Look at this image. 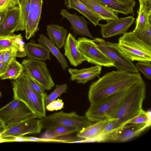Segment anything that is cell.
I'll return each mask as SVG.
<instances>
[{"label": "cell", "instance_id": "obj_1", "mask_svg": "<svg viewBox=\"0 0 151 151\" xmlns=\"http://www.w3.org/2000/svg\"><path fill=\"white\" fill-rule=\"evenodd\" d=\"M142 79L139 73L112 71L105 74L90 85L88 98L90 104L127 89Z\"/></svg>", "mask_w": 151, "mask_h": 151}, {"label": "cell", "instance_id": "obj_2", "mask_svg": "<svg viewBox=\"0 0 151 151\" xmlns=\"http://www.w3.org/2000/svg\"><path fill=\"white\" fill-rule=\"evenodd\" d=\"M146 93V84L142 79L129 88L126 95L110 118L118 119L124 125L127 124L143 110L142 104Z\"/></svg>", "mask_w": 151, "mask_h": 151}, {"label": "cell", "instance_id": "obj_3", "mask_svg": "<svg viewBox=\"0 0 151 151\" xmlns=\"http://www.w3.org/2000/svg\"><path fill=\"white\" fill-rule=\"evenodd\" d=\"M13 98L24 103L37 118L41 119L46 116L44 99L32 88L24 71L12 82Z\"/></svg>", "mask_w": 151, "mask_h": 151}, {"label": "cell", "instance_id": "obj_4", "mask_svg": "<svg viewBox=\"0 0 151 151\" xmlns=\"http://www.w3.org/2000/svg\"><path fill=\"white\" fill-rule=\"evenodd\" d=\"M117 43L122 52L132 61L151 62V45L141 40L132 32L120 37Z\"/></svg>", "mask_w": 151, "mask_h": 151}, {"label": "cell", "instance_id": "obj_5", "mask_svg": "<svg viewBox=\"0 0 151 151\" xmlns=\"http://www.w3.org/2000/svg\"><path fill=\"white\" fill-rule=\"evenodd\" d=\"M129 88L90 104L85 116L91 122L108 120L121 103Z\"/></svg>", "mask_w": 151, "mask_h": 151}, {"label": "cell", "instance_id": "obj_6", "mask_svg": "<svg viewBox=\"0 0 151 151\" xmlns=\"http://www.w3.org/2000/svg\"><path fill=\"white\" fill-rule=\"evenodd\" d=\"M40 119L42 129H46L59 126H72L77 128L79 131L92 124L85 116L75 112L62 111L46 116Z\"/></svg>", "mask_w": 151, "mask_h": 151}, {"label": "cell", "instance_id": "obj_7", "mask_svg": "<svg viewBox=\"0 0 151 151\" xmlns=\"http://www.w3.org/2000/svg\"><path fill=\"white\" fill-rule=\"evenodd\" d=\"M97 47L114 63L117 70L138 73L132 61L128 58L119 48L118 43L111 42L100 38H94Z\"/></svg>", "mask_w": 151, "mask_h": 151}, {"label": "cell", "instance_id": "obj_8", "mask_svg": "<svg viewBox=\"0 0 151 151\" xmlns=\"http://www.w3.org/2000/svg\"><path fill=\"white\" fill-rule=\"evenodd\" d=\"M77 41L78 50L88 63L101 66H114L113 62L97 47L93 40L83 37Z\"/></svg>", "mask_w": 151, "mask_h": 151}, {"label": "cell", "instance_id": "obj_9", "mask_svg": "<svg viewBox=\"0 0 151 151\" xmlns=\"http://www.w3.org/2000/svg\"><path fill=\"white\" fill-rule=\"evenodd\" d=\"M22 64L24 72L45 90H50L54 87V83L45 62L28 58L23 60Z\"/></svg>", "mask_w": 151, "mask_h": 151}, {"label": "cell", "instance_id": "obj_10", "mask_svg": "<svg viewBox=\"0 0 151 151\" xmlns=\"http://www.w3.org/2000/svg\"><path fill=\"white\" fill-rule=\"evenodd\" d=\"M34 115L23 102L14 99L0 109V118L6 126L11 125ZM35 116V115H34Z\"/></svg>", "mask_w": 151, "mask_h": 151}, {"label": "cell", "instance_id": "obj_11", "mask_svg": "<svg viewBox=\"0 0 151 151\" xmlns=\"http://www.w3.org/2000/svg\"><path fill=\"white\" fill-rule=\"evenodd\" d=\"M42 129L40 119L32 115L17 123L6 126L0 136H24L29 134H38Z\"/></svg>", "mask_w": 151, "mask_h": 151}, {"label": "cell", "instance_id": "obj_12", "mask_svg": "<svg viewBox=\"0 0 151 151\" xmlns=\"http://www.w3.org/2000/svg\"><path fill=\"white\" fill-rule=\"evenodd\" d=\"M132 16L116 19H108L105 24H100L101 32L103 37L107 38L126 33L134 21Z\"/></svg>", "mask_w": 151, "mask_h": 151}, {"label": "cell", "instance_id": "obj_13", "mask_svg": "<svg viewBox=\"0 0 151 151\" xmlns=\"http://www.w3.org/2000/svg\"><path fill=\"white\" fill-rule=\"evenodd\" d=\"M43 0H31L25 26V37L28 40L33 37L39 29L38 24L42 12Z\"/></svg>", "mask_w": 151, "mask_h": 151}, {"label": "cell", "instance_id": "obj_14", "mask_svg": "<svg viewBox=\"0 0 151 151\" xmlns=\"http://www.w3.org/2000/svg\"><path fill=\"white\" fill-rule=\"evenodd\" d=\"M124 125L118 119L110 118L99 136L93 139L86 141V142H116L118 134Z\"/></svg>", "mask_w": 151, "mask_h": 151}, {"label": "cell", "instance_id": "obj_15", "mask_svg": "<svg viewBox=\"0 0 151 151\" xmlns=\"http://www.w3.org/2000/svg\"><path fill=\"white\" fill-rule=\"evenodd\" d=\"M11 48L18 51L19 58L27 56L25 43L21 34L16 35L14 33L9 35H0V52Z\"/></svg>", "mask_w": 151, "mask_h": 151}, {"label": "cell", "instance_id": "obj_16", "mask_svg": "<svg viewBox=\"0 0 151 151\" xmlns=\"http://www.w3.org/2000/svg\"><path fill=\"white\" fill-rule=\"evenodd\" d=\"M60 14L70 22L71 29L76 35H80L94 39L88 29V22L83 17L77 15L76 13L71 14L64 9L61 10Z\"/></svg>", "mask_w": 151, "mask_h": 151}, {"label": "cell", "instance_id": "obj_17", "mask_svg": "<svg viewBox=\"0 0 151 151\" xmlns=\"http://www.w3.org/2000/svg\"><path fill=\"white\" fill-rule=\"evenodd\" d=\"M101 66L95 65L80 69L69 68L68 72L70 79L78 83L85 84L96 77H99L101 71Z\"/></svg>", "mask_w": 151, "mask_h": 151}, {"label": "cell", "instance_id": "obj_18", "mask_svg": "<svg viewBox=\"0 0 151 151\" xmlns=\"http://www.w3.org/2000/svg\"><path fill=\"white\" fill-rule=\"evenodd\" d=\"M64 49V55L71 65L76 67L86 61L78 50L77 40L70 33L68 35Z\"/></svg>", "mask_w": 151, "mask_h": 151}, {"label": "cell", "instance_id": "obj_19", "mask_svg": "<svg viewBox=\"0 0 151 151\" xmlns=\"http://www.w3.org/2000/svg\"><path fill=\"white\" fill-rule=\"evenodd\" d=\"M20 16L19 6L7 11L6 16L0 25V35H9L19 31L18 23Z\"/></svg>", "mask_w": 151, "mask_h": 151}, {"label": "cell", "instance_id": "obj_20", "mask_svg": "<svg viewBox=\"0 0 151 151\" xmlns=\"http://www.w3.org/2000/svg\"><path fill=\"white\" fill-rule=\"evenodd\" d=\"M151 124L148 123L125 124L118 134L116 142H124L140 135Z\"/></svg>", "mask_w": 151, "mask_h": 151}, {"label": "cell", "instance_id": "obj_21", "mask_svg": "<svg viewBox=\"0 0 151 151\" xmlns=\"http://www.w3.org/2000/svg\"><path fill=\"white\" fill-rule=\"evenodd\" d=\"M91 10L99 14L106 20L116 19L118 13L98 0H79Z\"/></svg>", "mask_w": 151, "mask_h": 151}, {"label": "cell", "instance_id": "obj_22", "mask_svg": "<svg viewBox=\"0 0 151 151\" xmlns=\"http://www.w3.org/2000/svg\"><path fill=\"white\" fill-rule=\"evenodd\" d=\"M65 4L68 9H74L86 17L95 26L99 25V22L104 19L91 10L79 0H65Z\"/></svg>", "mask_w": 151, "mask_h": 151}, {"label": "cell", "instance_id": "obj_23", "mask_svg": "<svg viewBox=\"0 0 151 151\" xmlns=\"http://www.w3.org/2000/svg\"><path fill=\"white\" fill-rule=\"evenodd\" d=\"M118 13L125 15H135L133 8L136 4L134 0H98Z\"/></svg>", "mask_w": 151, "mask_h": 151}, {"label": "cell", "instance_id": "obj_24", "mask_svg": "<svg viewBox=\"0 0 151 151\" xmlns=\"http://www.w3.org/2000/svg\"><path fill=\"white\" fill-rule=\"evenodd\" d=\"M25 48L28 58L42 61L51 60L50 52L45 46L30 42L25 45Z\"/></svg>", "mask_w": 151, "mask_h": 151}, {"label": "cell", "instance_id": "obj_25", "mask_svg": "<svg viewBox=\"0 0 151 151\" xmlns=\"http://www.w3.org/2000/svg\"><path fill=\"white\" fill-rule=\"evenodd\" d=\"M49 39L59 49L64 46L68 36V31L63 27L55 24L47 26Z\"/></svg>", "mask_w": 151, "mask_h": 151}, {"label": "cell", "instance_id": "obj_26", "mask_svg": "<svg viewBox=\"0 0 151 151\" xmlns=\"http://www.w3.org/2000/svg\"><path fill=\"white\" fill-rule=\"evenodd\" d=\"M108 120L96 122L77 132V137L82 139L83 143L93 139L99 136L102 132Z\"/></svg>", "mask_w": 151, "mask_h": 151}, {"label": "cell", "instance_id": "obj_27", "mask_svg": "<svg viewBox=\"0 0 151 151\" xmlns=\"http://www.w3.org/2000/svg\"><path fill=\"white\" fill-rule=\"evenodd\" d=\"M39 44L46 47L56 58L62 69L65 70L68 67V63L63 55L55 44L44 35L40 34L38 39Z\"/></svg>", "mask_w": 151, "mask_h": 151}, {"label": "cell", "instance_id": "obj_28", "mask_svg": "<svg viewBox=\"0 0 151 151\" xmlns=\"http://www.w3.org/2000/svg\"><path fill=\"white\" fill-rule=\"evenodd\" d=\"M151 4L143 3L139 4L134 29H144L149 23L151 22Z\"/></svg>", "mask_w": 151, "mask_h": 151}, {"label": "cell", "instance_id": "obj_29", "mask_svg": "<svg viewBox=\"0 0 151 151\" xmlns=\"http://www.w3.org/2000/svg\"><path fill=\"white\" fill-rule=\"evenodd\" d=\"M24 71L23 65L14 58L9 64L6 72L0 77L1 80L9 79L15 80Z\"/></svg>", "mask_w": 151, "mask_h": 151}, {"label": "cell", "instance_id": "obj_30", "mask_svg": "<svg viewBox=\"0 0 151 151\" xmlns=\"http://www.w3.org/2000/svg\"><path fill=\"white\" fill-rule=\"evenodd\" d=\"M46 130H48L51 132L53 139L58 137L68 135L75 132H77L79 131L77 128L72 126H59Z\"/></svg>", "mask_w": 151, "mask_h": 151}, {"label": "cell", "instance_id": "obj_31", "mask_svg": "<svg viewBox=\"0 0 151 151\" xmlns=\"http://www.w3.org/2000/svg\"><path fill=\"white\" fill-rule=\"evenodd\" d=\"M68 86L66 84L56 85L54 90L49 94L47 95L44 98L45 107L52 101L56 100L62 93L66 91Z\"/></svg>", "mask_w": 151, "mask_h": 151}, {"label": "cell", "instance_id": "obj_32", "mask_svg": "<svg viewBox=\"0 0 151 151\" xmlns=\"http://www.w3.org/2000/svg\"><path fill=\"white\" fill-rule=\"evenodd\" d=\"M132 32L141 40L151 45V22L149 23L144 29H134Z\"/></svg>", "mask_w": 151, "mask_h": 151}, {"label": "cell", "instance_id": "obj_33", "mask_svg": "<svg viewBox=\"0 0 151 151\" xmlns=\"http://www.w3.org/2000/svg\"><path fill=\"white\" fill-rule=\"evenodd\" d=\"M31 0H26L22 9L20 10V16L18 23L19 31H24L29 10Z\"/></svg>", "mask_w": 151, "mask_h": 151}, {"label": "cell", "instance_id": "obj_34", "mask_svg": "<svg viewBox=\"0 0 151 151\" xmlns=\"http://www.w3.org/2000/svg\"><path fill=\"white\" fill-rule=\"evenodd\" d=\"M151 120L150 110L147 111L143 110L139 114L129 121L127 124L145 123L151 124Z\"/></svg>", "mask_w": 151, "mask_h": 151}, {"label": "cell", "instance_id": "obj_35", "mask_svg": "<svg viewBox=\"0 0 151 151\" xmlns=\"http://www.w3.org/2000/svg\"><path fill=\"white\" fill-rule=\"evenodd\" d=\"M135 66L138 71L142 73L147 78L151 79V62L139 61L136 64Z\"/></svg>", "mask_w": 151, "mask_h": 151}, {"label": "cell", "instance_id": "obj_36", "mask_svg": "<svg viewBox=\"0 0 151 151\" xmlns=\"http://www.w3.org/2000/svg\"><path fill=\"white\" fill-rule=\"evenodd\" d=\"M26 74L27 79L32 88L40 96L44 99L47 95L45 90L32 78Z\"/></svg>", "mask_w": 151, "mask_h": 151}, {"label": "cell", "instance_id": "obj_37", "mask_svg": "<svg viewBox=\"0 0 151 151\" xmlns=\"http://www.w3.org/2000/svg\"><path fill=\"white\" fill-rule=\"evenodd\" d=\"M16 57L19 58L18 51L15 49H10L5 51L2 62L9 65L12 61Z\"/></svg>", "mask_w": 151, "mask_h": 151}, {"label": "cell", "instance_id": "obj_38", "mask_svg": "<svg viewBox=\"0 0 151 151\" xmlns=\"http://www.w3.org/2000/svg\"><path fill=\"white\" fill-rule=\"evenodd\" d=\"M64 106V103L61 99H58L50 102L45 106L47 110L50 111L60 110Z\"/></svg>", "mask_w": 151, "mask_h": 151}, {"label": "cell", "instance_id": "obj_39", "mask_svg": "<svg viewBox=\"0 0 151 151\" xmlns=\"http://www.w3.org/2000/svg\"><path fill=\"white\" fill-rule=\"evenodd\" d=\"M17 6L18 0H0V9L8 10Z\"/></svg>", "mask_w": 151, "mask_h": 151}, {"label": "cell", "instance_id": "obj_40", "mask_svg": "<svg viewBox=\"0 0 151 151\" xmlns=\"http://www.w3.org/2000/svg\"><path fill=\"white\" fill-rule=\"evenodd\" d=\"M9 65L4 63L2 61L0 63V77L6 72Z\"/></svg>", "mask_w": 151, "mask_h": 151}, {"label": "cell", "instance_id": "obj_41", "mask_svg": "<svg viewBox=\"0 0 151 151\" xmlns=\"http://www.w3.org/2000/svg\"><path fill=\"white\" fill-rule=\"evenodd\" d=\"M7 10L0 9V25L4 19Z\"/></svg>", "mask_w": 151, "mask_h": 151}, {"label": "cell", "instance_id": "obj_42", "mask_svg": "<svg viewBox=\"0 0 151 151\" xmlns=\"http://www.w3.org/2000/svg\"><path fill=\"white\" fill-rule=\"evenodd\" d=\"M6 125L0 118V132H2L5 128Z\"/></svg>", "mask_w": 151, "mask_h": 151}, {"label": "cell", "instance_id": "obj_43", "mask_svg": "<svg viewBox=\"0 0 151 151\" xmlns=\"http://www.w3.org/2000/svg\"><path fill=\"white\" fill-rule=\"evenodd\" d=\"M139 4L143 3L150 4L151 3V0H138Z\"/></svg>", "mask_w": 151, "mask_h": 151}, {"label": "cell", "instance_id": "obj_44", "mask_svg": "<svg viewBox=\"0 0 151 151\" xmlns=\"http://www.w3.org/2000/svg\"><path fill=\"white\" fill-rule=\"evenodd\" d=\"M8 142L7 139L4 137L0 136V143Z\"/></svg>", "mask_w": 151, "mask_h": 151}, {"label": "cell", "instance_id": "obj_45", "mask_svg": "<svg viewBox=\"0 0 151 151\" xmlns=\"http://www.w3.org/2000/svg\"><path fill=\"white\" fill-rule=\"evenodd\" d=\"M5 51H4L0 52V63L2 61Z\"/></svg>", "mask_w": 151, "mask_h": 151}, {"label": "cell", "instance_id": "obj_46", "mask_svg": "<svg viewBox=\"0 0 151 151\" xmlns=\"http://www.w3.org/2000/svg\"><path fill=\"white\" fill-rule=\"evenodd\" d=\"M2 96V94L1 92L0 91V97H1Z\"/></svg>", "mask_w": 151, "mask_h": 151}, {"label": "cell", "instance_id": "obj_47", "mask_svg": "<svg viewBox=\"0 0 151 151\" xmlns=\"http://www.w3.org/2000/svg\"><path fill=\"white\" fill-rule=\"evenodd\" d=\"M1 133V132H0V135Z\"/></svg>", "mask_w": 151, "mask_h": 151}]
</instances>
